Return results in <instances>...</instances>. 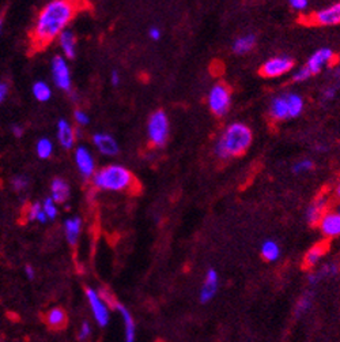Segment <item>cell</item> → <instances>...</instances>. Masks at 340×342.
<instances>
[{"label":"cell","mask_w":340,"mask_h":342,"mask_svg":"<svg viewBox=\"0 0 340 342\" xmlns=\"http://www.w3.org/2000/svg\"><path fill=\"white\" fill-rule=\"evenodd\" d=\"M169 119L168 114L162 109L155 111L148 119L147 134L150 143L155 148H162L168 142L169 138Z\"/></svg>","instance_id":"5"},{"label":"cell","mask_w":340,"mask_h":342,"mask_svg":"<svg viewBox=\"0 0 340 342\" xmlns=\"http://www.w3.org/2000/svg\"><path fill=\"white\" fill-rule=\"evenodd\" d=\"M301 22L309 26H336L340 25V1L331 7L314 11L301 18Z\"/></svg>","instance_id":"7"},{"label":"cell","mask_w":340,"mask_h":342,"mask_svg":"<svg viewBox=\"0 0 340 342\" xmlns=\"http://www.w3.org/2000/svg\"><path fill=\"white\" fill-rule=\"evenodd\" d=\"M335 96H336V91H335V87H328L327 90L324 91V98L329 101V100H334Z\"/></svg>","instance_id":"40"},{"label":"cell","mask_w":340,"mask_h":342,"mask_svg":"<svg viewBox=\"0 0 340 342\" xmlns=\"http://www.w3.org/2000/svg\"><path fill=\"white\" fill-rule=\"evenodd\" d=\"M253 132L245 123L234 121L222 131L215 143V154L221 160L239 157L250 148Z\"/></svg>","instance_id":"2"},{"label":"cell","mask_w":340,"mask_h":342,"mask_svg":"<svg viewBox=\"0 0 340 342\" xmlns=\"http://www.w3.org/2000/svg\"><path fill=\"white\" fill-rule=\"evenodd\" d=\"M85 292L86 296L89 299V304H90L91 311H93V315L96 318L97 323L101 326V327H105L109 323L108 305L102 302L100 295L96 291H93L91 288H86Z\"/></svg>","instance_id":"10"},{"label":"cell","mask_w":340,"mask_h":342,"mask_svg":"<svg viewBox=\"0 0 340 342\" xmlns=\"http://www.w3.org/2000/svg\"><path fill=\"white\" fill-rule=\"evenodd\" d=\"M42 210L48 217V220H55L57 216V209L56 205H55V200L52 198H48V199L44 200V205H42Z\"/></svg>","instance_id":"31"},{"label":"cell","mask_w":340,"mask_h":342,"mask_svg":"<svg viewBox=\"0 0 340 342\" xmlns=\"http://www.w3.org/2000/svg\"><path fill=\"white\" fill-rule=\"evenodd\" d=\"M148 36H150V38H153L154 41H158L159 38H161V36H162V32H161V29L159 28L153 26V28L148 30Z\"/></svg>","instance_id":"39"},{"label":"cell","mask_w":340,"mask_h":342,"mask_svg":"<svg viewBox=\"0 0 340 342\" xmlns=\"http://www.w3.org/2000/svg\"><path fill=\"white\" fill-rule=\"evenodd\" d=\"M294 67V60L289 56H275L268 59L260 67V75L264 78H279L290 73Z\"/></svg>","instance_id":"8"},{"label":"cell","mask_w":340,"mask_h":342,"mask_svg":"<svg viewBox=\"0 0 340 342\" xmlns=\"http://www.w3.org/2000/svg\"><path fill=\"white\" fill-rule=\"evenodd\" d=\"M52 199L55 203H64L69 198V187L68 184L62 179H55L52 182Z\"/></svg>","instance_id":"24"},{"label":"cell","mask_w":340,"mask_h":342,"mask_svg":"<svg viewBox=\"0 0 340 342\" xmlns=\"http://www.w3.org/2000/svg\"><path fill=\"white\" fill-rule=\"evenodd\" d=\"M90 334H91L90 323H89V322H83V325H82V327H80L79 336H78L79 341H85V340H87V338L90 337Z\"/></svg>","instance_id":"38"},{"label":"cell","mask_w":340,"mask_h":342,"mask_svg":"<svg viewBox=\"0 0 340 342\" xmlns=\"http://www.w3.org/2000/svg\"><path fill=\"white\" fill-rule=\"evenodd\" d=\"M305 108V101L297 93H286L276 96L270 104V116L276 121L298 117Z\"/></svg>","instance_id":"4"},{"label":"cell","mask_w":340,"mask_h":342,"mask_svg":"<svg viewBox=\"0 0 340 342\" xmlns=\"http://www.w3.org/2000/svg\"><path fill=\"white\" fill-rule=\"evenodd\" d=\"M35 150H37V154L38 157L45 160V158H49L51 157L52 152H53V145L48 139V138H42L37 142V146H35Z\"/></svg>","instance_id":"28"},{"label":"cell","mask_w":340,"mask_h":342,"mask_svg":"<svg viewBox=\"0 0 340 342\" xmlns=\"http://www.w3.org/2000/svg\"><path fill=\"white\" fill-rule=\"evenodd\" d=\"M33 94L41 103H46L52 96V90L45 82H35L33 85Z\"/></svg>","instance_id":"27"},{"label":"cell","mask_w":340,"mask_h":342,"mask_svg":"<svg viewBox=\"0 0 340 342\" xmlns=\"http://www.w3.org/2000/svg\"><path fill=\"white\" fill-rule=\"evenodd\" d=\"M7 93H8V87L6 83H0V104L3 103V100L6 98Z\"/></svg>","instance_id":"41"},{"label":"cell","mask_w":340,"mask_h":342,"mask_svg":"<svg viewBox=\"0 0 340 342\" xmlns=\"http://www.w3.org/2000/svg\"><path fill=\"white\" fill-rule=\"evenodd\" d=\"M41 210H42V206H41L40 203H34V205L30 206V207H29V210L26 211V213H28L29 221L37 220V216H38V213H40Z\"/></svg>","instance_id":"36"},{"label":"cell","mask_w":340,"mask_h":342,"mask_svg":"<svg viewBox=\"0 0 340 342\" xmlns=\"http://www.w3.org/2000/svg\"><path fill=\"white\" fill-rule=\"evenodd\" d=\"M312 293H306V295H304V297L298 302L297 308H295V315H297V316L305 314L306 311L310 308V305H312Z\"/></svg>","instance_id":"29"},{"label":"cell","mask_w":340,"mask_h":342,"mask_svg":"<svg viewBox=\"0 0 340 342\" xmlns=\"http://www.w3.org/2000/svg\"><path fill=\"white\" fill-rule=\"evenodd\" d=\"M52 74L53 79L56 82L57 87L62 90H71V73L68 69V64L66 63L64 57L56 56L52 60Z\"/></svg>","instance_id":"11"},{"label":"cell","mask_w":340,"mask_h":342,"mask_svg":"<svg viewBox=\"0 0 340 342\" xmlns=\"http://www.w3.org/2000/svg\"><path fill=\"white\" fill-rule=\"evenodd\" d=\"M37 221H40V223L45 224L46 221H48V217H46V214L44 213V210H41L40 213H38V216H37Z\"/></svg>","instance_id":"44"},{"label":"cell","mask_w":340,"mask_h":342,"mask_svg":"<svg viewBox=\"0 0 340 342\" xmlns=\"http://www.w3.org/2000/svg\"><path fill=\"white\" fill-rule=\"evenodd\" d=\"M60 46H62L64 55L68 59H74L76 53V38L71 30H64L62 35L59 36Z\"/></svg>","instance_id":"21"},{"label":"cell","mask_w":340,"mask_h":342,"mask_svg":"<svg viewBox=\"0 0 340 342\" xmlns=\"http://www.w3.org/2000/svg\"><path fill=\"white\" fill-rule=\"evenodd\" d=\"M75 162L78 165L80 175L86 179L91 177L96 173V164L93 160V155L86 148H78L75 152Z\"/></svg>","instance_id":"13"},{"label":"cell","mask_w":340,"mask_h":342,"mask_svg":"<svg viewBox=\"0 0 340 342\" xmlns=\"http://www.w3.org/2000/svg\"><path fill=\"white\" fill-rule=\"evenodd\" d=\"M335 53L331 48H320L307 59L305 67L309 70L312 75H316L323 71L324 67H328L329 64L334 63Z\"/></svg>","instance_id":"9"},{"label":"cell","mask_w":340,"mask_h":342,"mask_svg":"<svg viewBox=\"0 0 340 342\" xmlns=\"http://www.w3.org/2000/svg\"><path fill=\"white\" fill-rule=\"evenodd\" d=\"M44 322L45 325L55 331L64 330L68 325V315L67 312L60 307L52 308L51 311H48L44 315Z\"/></svg>","instance_id":"16"},{"label":"cell","mask_w":340,"mask_h":342,"mask_svg":"<svg viewBox=\"0 0 340 342\" xmlns=\"http://www.w3.org/2000/svg\"><path fill=\"white\" fill-rule=\"evenodd\" d=\"M57 138L63 148L71 149L75 143V134L72 127L69 126L67 120H59L57 123Z\"/></svg>","instance_id":"19"},{"label":"cell","mask_w":340,"mask_h":342,"mask_svg":"<svg viewBox=\"0 0 340 342\" xmlns=\"http://www.w3.org/2000/svg\"><path fill=\"white\" fill-rule=\"evenodd\" d=\"M0 29H1V21H0Z\"/></svg>","instance_id":"48"},{"label":"cell","mask_w":340,"mask_h":342,"mask_svg":"<svg viewBox=\"0 0 340 342\" xmlns=\"http://www.w3.org/2000/svg\"><path fill=\"white\" fill-rule=\"evenodd\" d=\"M207 105L215 116H225L232 107V90L225 83H215L208 91Z\"/></svg>","instance_id":"6"},{"label":"cell","mask_w":340,"mask_h":342,"mask_svg":"<svg viewBox=\"0 0 340 342\" xmlns=\"http://www.w3.org/2000/svg\"><path fill=\"white\" fill-rule=\"evenodd\" d=\"M29 186V179L25 176H17L14 177L12 180V187L17 190V191H23V190L28 189Z\"/></svg>","instance_id":"34"},{"label":"cell","mask_w":340,"mask_h":342,"mask_svg":"<svg viewBox=\"0 0 340 342\" xmlns=\"http://www.w3.org/2000/svg\"><path fill=\"white\" fill-rule=\"evenodd\" d=\"M338 271H339V266H338V263L329 262L327 263V265H324L323 267L320 268V270H317L316 273L310 274V275H309V278H307V281H309V284H310V285H316V284H318L321 279L327 278V277H334V275H336Z\"/></svg>","instance_id":"25"},{"label":"cell","mask_w":340,"mask_h":342,"mask_svg":"<svg viewBox=\"0 0 340 342\" xmlns=\"http://www.w3.org/2000/svg\"><path fill=\"white\" fill-rule=\"evenodd\" d=\"M100 297L102 299V302L105 303L106 305H109V308H113V309H116V305H117V300H116V297L110 293L109 291H106L105 288H102L101 291H100Z\"/></svg>","instance_id":"32"},{"label":"cell","mask_w":340,"mask_h":342,"mask_svg":"<svg viewBox=\"0 0 340 342\" xmlns=\"http://www.w3.org/2000/svg\"><path fill=\"white\" fill-rule=\"evenodd\" d=\"M290 7L295 10V11H304L307 7V0H289Z\"/></svg>","instance_id":"37"},{"label":"cell","mask_w":340,"mask_h":342,"mask_svg":"<svg viewBox=\"0 0 340 342\" xmlns=\"http://www.w3.org/2000/svg\"><path fill=\"white\" fill-rule=\"evenodd\" d=\"M327 206H328V196L327 195H320L317 199L309 206V209L306 211L307 223L312 224V225H318V221L321 220V217L327 211Z\"/></svg>","instance_id":"18"},{"label":"cell","mask_w":340,"mask_h":342,"mask_svg":"<svg viewBox=\"0 0 340 342\" xmlns=\"http://www.w3.org/2000/svg\"><path fill=\"white\" fill-rule=\"evenodd\" d=\"M336 211H338V213H339V214H340V202H339V205H338V210H336Z\"/></svg>","instance_id":"47"},{"label":"cell","mask_w":340,"mask_h":342,"mask_svg":"<svg viewBox=\"0 0 340 342\" xmlns=\"http://www.w3.org/2000/svg\"><path fill=\"white\" fill-rule=\"evenodd\" d=\"M110 82H112V85L113 86H117L120 83V74L117 71H112V74H110Z\"/></svg>","instance_id":"42"},{"label":"cell","mask_w":340,"mask_h":342,"mask_svg":"<svg viewBox=\"0 0 340 342\" xmlns=\"http://www.w3.org/2000/svg\"><path fill=\"white\" fill-rule=\"evenodd\" d=\"M261 257L266 259L267 262H275L280 257V248L276 241L273 240H266L261 244Z\"/></svg>","instance_id":"26"},{"label":"cell","mask_w":340,"mask_h":342,"mask_svg":"<svg viewBox=\"0 0 340 342\" xmlns=\"http://www.w3.org/2000/svg\"><path fill=\"white\" fill-rule=\"evenodd\" d=\"M12 132H14V135L15 137H22V134H23V130H22V127H19V126H14L12 127Z\"/></svg>","instance_id":"45"},{"label":"cell","mask_w":340,"mask_h":342,"mask_svg":"<svg viewBox=\"0 0 340 342\" xmlns=\"http://www.w3.org/2000/svg\"><path fill=\"white\" fill-rule=\"evenodd\" d=\"M318 227L325 237H338L340 236V214L338 211H325Z\"/></svg>","instance_id":"12"},{"label":"cell","mask_w":340,"mask_h":342,"mask_svg":"<svg viewBox=\"0 0 340 342\" xmlns=\"http://www.w3.org/2000/svg\"><path fill=\"white\" fill-rule=\"evenodd\" d=\"M313 168H314V162L312 160H309V158H304V160H300L297 164H294L293 172L295 175H302L305 172L312 171Z\"/></svg>","instance_id":"30"},{"label":"cell","mask_w":340,"mask_h":342,"mask_svg":"<svg viewBox=\"0 0 340 342\" xmlns=\"http://www.w3.org/2000/svg\"><path fill=\"white\" fill-rule=\"evenodd\" d=\"M310 76H312V74H310L309 70L304 66V67L298 69L294 74H293V80H294V82H305V80L309 79Z\"/></svg>","instance_id":"33"},{"label":"cell","mask_w":340,"mask_h":342,"mask_svg":"<svg viewBox=\"0 0 340 342\" xmlns=\"http://www.w3.org/2000/svg\"><path fill=\"white\" fill-rule=\"evenodd\" d=\"M116 309L119 311L123 319H124V325H125V342H135V322H134V318L131 312L127 309V308L117 303L116 305Z\"/></svg>","instance_id":"22"},{"label":"cell","mask_w":340,"mask_h":342,"mask_svg":"<svg viewBox=\"0 0 340 342\" xmlns=\"http://www.w3.org/2000/svg\"><path fill=\"white\" fill-rule=\"evenodd\" d=\"M328 248H329L328 241H321V243H317V244L313 245L312 248L305 254L304 262H302L304 268H306V270H310V268L314 267V266L321 261V258L328 252Z\"/></svg>","instance_id":"17"},{"label":"cell","mask_w":340,"mask_h":342,"mask_svg":"<svg viewBox=\"0 0 340 342\" xmlns=\"http://www.w3.org/2000/svg\"><path fill=\"white\" fill-rule=\"evenodd\" d=\"M25 271H26V275H28L29 279H33L34 275H35V271H34L33 266H30V265H28L26 266V268H25Z\"/></svg>","instance_id":"43"},{"label":"cell","mask_w":340,"mask_h":342,"mask_svg":"<svg viewBox=\"0 0 340 342\" xmlns=\"http://www.w3.org/2000/svg\"><path fill=\"white\" fill-rule=\"evenodd\" d=\"M89 7L87 0H52L38 14L30 33V51L33 53L45 49L62 35L66 26L79 12Z\"/></svg>","instance_id":"1"},{"label":"cell","mask_w":340,"mask_h":342,"mask_svg":"<svg viewBox=\"0 0 340 342\" xmlns=\"http://www.w3.org/2000/svg\"><path fill=\"white\" fill-rule=\"evenodd\" d=\"M93 184L98 190L114 192H135L139 184L135 175L123 165L110 164L93 175Z\"/></svg>","instance_id":"3"},{"label":"cell","mask_w":340,"mask_h":342,"mask_svg":"<svg viewBox=\"0 0 340 342\" xmlns=\"http://www.w3.org/2000/svg\"><path fill=\"white\" fill-rule=\"evenodd\" d=\"M80 228H82V221H80L79 217H72V218L66 220V224H64L66 237H67L68 243L71 245H75L78 243Z\"/></svg>","instance_id":"23"},{"label":"cell","mask_w":340,"mask_h":342,"mask_svg":"<svg viewBox=\"0 0 340 342\" xmlns=\"http://www.w3.org/2000/svg\"><path fill=\"white\" fill-rule=\"evenodd\" d=\"M336 195H338V198L340 199V184L336 187Z\"/></svg>","instance_id":"46"},{"label":"cell","mask_w":340,"mask_h":342,"mask_svg":"<svg viewBox=\"0 0 340 342\" xmlns=\"http://www.w3.org/2000/svg\"><path fill=\"white\" fill-rule=\"evenodd\" d=\"M93 142L103 155H116L119 154V143L112 135L106 132H97L93 137Z\"/></svg>","instance_id":"15"},{"label":"cell","mask_w":340,"mask_h":342,"mask_svg":"<svg viewBox=\"0 0 340 342\" xmlns=\"http://www.w3.org/2000/svg\"><path fill=\"white\" fill-rule=\"evenodd\" d=\"M256 45V36L255 35H245L238 37L233 42V52L236 55H246L249 53Z\"/></svg>","instance_id":"20"},{"label":"cell","mask_w":340,"mask_h":342,"mask_svg":"<svg viewBox=\"0 0 340 342\" xmlns=\"http://www.w3.org/2000/svg\"><path fill=\"white\" fill-rule=\"evenodd\" d=\"M74 117L75 120H76V123L80 124V126H87V124L90 123V117H89L87 114H85L83 111H80V109H76V111H75Z\"/></svg>","instance_id":"35"},{"label":"cell","mask_w":340,"mask_h":342,"mask_svg":"<svg viewBox=\"0 0 340 342\" xmlns=\"http://www.w3.org/2000/svg\"><path fill=\"white\" fill-rule=\"evenodd\" d=\"M218 286H219L218 273H216L214 268L207 270L205 279H204V284L202 286V291H200V302L203 303V304L211 302L216 295V292H218Z\"/></svg>","instance_id":"14"}]
</instances>
